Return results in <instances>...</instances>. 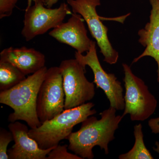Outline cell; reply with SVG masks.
Segmentation results:
<instances>
[{"label":"cell","instance_id":"obj_9","mask_svg":"<svg viewBox=\"0 0 159 159\" xmlns=\"http://www.w3.org/2000/svg\"><path fill=\"white\" fill-rule=\"evenodd\" d=\"M96 43L92 41L90 48L86 55L76 51L75 58L84 66L90 68L94 74V83L104 92L110 107L117 111L123 110L125 102L122 84L115 74L107 73L102 68L97 56Z\"/></svg>","mask_w":159,"mask_h":159},{"label":"cell","instance_id":"obj_21","mask_svg":"<svg viewBox=\"0 0 159 159\" xmlns=\"http://www.w3.org/2000/svg\"><path fill=\"white\" fill-rule=\"evenodd\" d=\"M43 2L44 4V0H27V6L26 8H29L32 6V3H35Z\"/></svg>","mask_w":159,"mask_h":159},{"label":"cell","instance_id":"obj_4","mask_svg":"<svg viewBox=\"0 0 159 159\" xmlns=\"http://www.w3.org/2000/svg\"><path fill=\"white\" fill-rule=\"evenodd\" d=\"M122 66L125 89V108L122 116L129 115L132 121H145L154 113L157 101L145 82L133 73L130 67L125 63Z\"/></svg>","mask_w":159,"mask_h":159},{"label":"cell","instance_id":"obj_22","mask_svg":"<svg viewBox=\"0 0 159 159\" xmlns=\"http://www.w3.org/2000/svg\"><path fill=\"white\" fill-rule=\"evenodd\" d=\"M156 147H153V149L154 151L156 152L157 153H159V143L158 142H156Z\"/></svg>","mask_w":159,"mask_h":159},{"label":"cell","instance_id":"obj_19","mask_svg":"<svg viewBox=\"0 0 159 159\" xmlns=\"http://www.w3.org/2000/svg\"><path fill=\"white\" fill-rule=\"evenodd\" d=\"M148 125L152 133L159 134V117L150 119L148 121Z\"/></svg>","mask_w":159,"mask_h":159},{"label":"cell","instance_id":"obj_18","mask_svg":"<svg viewBox=\"0 0 159 159\" xmlns=\"http://www.w3.org/2000/svg\"><path fill=\"white\" fill-rule=\"evenodd\" d=\"M18 0H0V19L9 17L13 12Z\"/></svg>","mask_w":159,"mask_h":159},{"label":"cell","instance_id":"obj_20","mask_svg":"<svg viewBox=\"0 0 159 159\" xmlns=\"http://www.w3.org/2000/svg\"><path fill=\"white\" fill-rule=\"evenodd\" d=\"M59 0H44V5L48 8H52Z\"/></svg>","mask_w":159,"mask_h":159},{"label":"cell","instance_id":"obj_17","mask_svg":"<svg viewBox=\"0 0 159 159\" xmlns=\"http://www.w3.org/2000/svg\"><path fill=\"white\" fill-rule=\"evenodd\" d=\"M12 141L13 138L11 132L1 128L0 129V159H9L7 148L8 145Z\"/></svg>","mask_w":159,"mask_h":159},{"label":"cell","instance_id":"obj_16","mask_svg":"<svg viewBox=\"0 0 159 159\" xmlns=\"http://www.w3.org/2000/svg\"><path fill=\"white\" fill-rule=\"evenodd\" d=\"M68 145H58L50 152L47 159H83L82 157L68 152Z\"/></svg>","mask_w":159,"mask_h":159},{"label":"cell","instance_id":"obj_13","mask_svg":"<svg viewBox=\"0 0 159 159\" xmlns=\"http://www.w3.org/2000/svg\"><path fill=\"white\" fill-rule=\"evenodd\" d=\"M0 61L11 64L26 76L45 66L46 58L44 54L34 49L11 47L1 51Z\"/></svg>","mask_w":159,"mask_h":159},{"label":"cell","instance_id":"obj_3","mask_svg":"<svg viewBox=\"0 0 159 159\" xmlns=\"http://www.w3.org/2000/svg\"><path fill=\"white\" fill-rule=\"evenodd\" d=\"M95 104L87 102L70 109L65 110L39 127L29 129V136L37 142L42 149L56 147L64 139L67 140L75 125L97 113Z\"/></svg>","mask_w":159,"mask_h":159},{"label":"cell","instance_id":"obj_1","mask_svg":"<svg viewBox=\"0 0 159 159\" xmlns=\"http://www.w3.org/2000/svg\"><path fill=\"white\" fill-rule=\"evenodd\" d=\"M109 108L100 113L101 118L90 116L81 123L80 129L69 136L68 149L83 159H93V149L98 146L106 155L109 153V144L115 139L116 131L124 117Z\"/></svg>","mask_w":159,"mask_h":159},{"label":"cell","instance_id":"obj_5","mask_svg":"<svg viewBox=\"0 0 159 159\" xmlns=\"http://www.w3.org/2000/svg\"><path fill=\"white\" fill-rule=\"evenodd\" d=\"M59 67L65 94V110L77 107L94 98L95 85L86 77L85 67L75 58L62 61Z\"/></svg>","mask_w":159,"mask_h":159},{"label":"cell","instance_id":"obj_10","mask_svg":"<svg viewBox=\"0 0 159 159\" xmlns=\"http://www.w3.org/2000/svg\"><path fill=\"white\" fill-rule=\"evenodd\" d=\"M66 23L53 29L49 34L57 41L70 46L83 54L91 48L92 40L88 36L84 20L80 15L72 13Z\"/></svg>","mask_w":159,"mask_h":159},{"label":"cell","instance_id":"obj_8","mask_svg":"<svg viewBox=\"0 0 159 159\" xmlns=\"http://www.w3.org/2000/svg\"><path fill=\"white\" fill-rule=\"evenodd\" d=\"M65 101L61 71L59 66L52 67L48 69L38 95L36 111L41 123L62 112Z\"/></svg>","mask_w":159,"mask_h":159},{"label":"cell","instance_id":"obj_11","mask_svg":"<svg viewBox=\"0 0 159 159\" xmlns=\"http://www.w3.org/2000/svg\"><path fill=\"white\" fill-rule=\"evenodd\" d=\"M13 136L14 144L8 150L9 159H47L55 147L43 149L29 136L28 126L18 121L10 122L8 126Z\"/></svg>","mask_w":159,"mask_h":159},{"label":"cell","instance_id":"obj_7","mask_svg":"<svg viewBox=\"0 0 159 159\" xmlns=\"http://www.w3.org/2000/svg\"><path fill=\"white\" fill-rule=\"evenodd\" d=\"M73 13L66 3L58 8H48L43 2L34 4L25 10L24 26L21 34L26 41L46 33L62 24L66 16Z\"/></svg>","mask_w":159,"mask_h":159},{"label":"cell","instance_id":"obj_14","mask_svg":"<svg viewBox=\"0 0 159 159\" xmlns=\"http://www.w3.org/2000/svg\"><path fill=\"white\" fill-rule=\"evenodd\" d=\"M26 78V75L16 67L0 61V91L12 88Z\"/></svg>","mask_w":159,"mask_h":159},{"label":"cell","instance_id":"obj_15","mask_svg":"<svg viewBox=\"0 0 159 159\" xmlns=\"http://www.w3.org/2000/svg\"><path fill=\"white\" fill-rule=\"evenodd\" d=\"M134 144L128 152L122 154L119 156V159H153L149 150L146 148L144 141V135L141 123L134 125Z\"/></svg>","mask_w":159,"mask_h":159},{"label":"cell","instance_id":"obj_6","mask_svg":"<svg viewBox=\"0 0 159 159\" xmlns=\"http://www.w3.org/2000/svg\"><path fill=\"white\" fill-rule=\"evenodd\" d=\"M67 3L73 13L80 15L86 22L91 35L96 40L100 53L104 57L103 61L110 65L116 63L119 53L110 42L108 28L102 23L96 9L101 5L100 0H67Z\"/></svg>","mask_w":159,"mask_h":159},{"label":"cell","instance_id":"obj_2","mask_svg":"<svg viewBox=\"0 0 159 159\" xmlns=\"http://www.w3.org/2000/svg\"><path fill=\"white\" fill-rule=\"evenodd\" d=\"M48 70L44 66L14 87L0 92V103L13 110L8 116L9 122L24 121L30 129L37 128L41 125L37 116L36 104L40 87L45 78Z\"/></svg>","mask_w":159,"mask_h":159},{"label":"cell","instance_id":"obj_12","mask_svg":"<svg viewBox=\"0 0 159 159\" xmlns=\"http://www.w3.org/2000/svg\"><path fill=\"white\" fill-rule=\"evenodd\" d=\"M152 9L149 21L138 32L139 43L145 47L143 53L133 60L132 64L146 56L152 57L157 64V78L159 83V0H149Z\"/></svg>","mask_w":159,"mask_h":159}]
</instances>
